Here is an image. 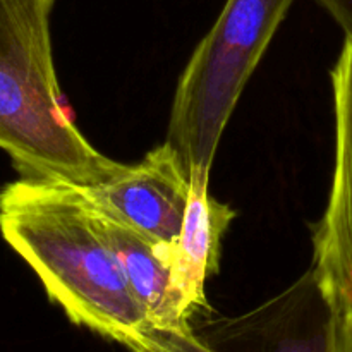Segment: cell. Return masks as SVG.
Wrapping results in <instances>:
<instances>
[{
    "instance_id": "obj_1",
    "label": "cell",
    "mask_w": 352,
    "mask_h": 352,
    "mask_svg": "<svg viewBox=\"0 0 352 352\" xmlns=\"http://www.w3.org/2000/svg\"><path fill=\"white\" fill-rule=\"evenodd\" d=\"M0 234L74 325L129 352L164 336L148 320L78 186L17 179L0 189Z\"/></svg>"
},
{
    "instance_id": "obj_2",
    "label": "cell",
    "mask_w": 352,
    "mask_h": 352,
    "mask_svg": "<svg viewBox=\"0 0 352 352\" xmlns=\"http://www.w3.org/2000/svg\"><path fill=\"white\" fill-rule=\"evenodd\" d=\"M55 0H0V150L23 179L93 186L126 165L72 124L55 74Z\"/></svg>"
},
{
    "instance_id": "obj_3",
    "label": "cell",
    "mask_w": 352,
    "mask_h": 352,
    "mask_svg": "<svg viewBox=\"0 0 352 352\" xmlns=\"http://www.w3.org/2000/svg\"><path fill=\"white\" fill-rule=\"evenodd\" d=\"M294 0H227L179 78L167 143L191 181L208 182L223 129Z\"/></svg>"
},
{
    "instance_id": "obj_4",
    "label": "cell",
    "mask_w": 352,
    "mask_h": 352,
    "mask_svg": "<svg viewBox=\"0 0 352 352\" xmlns=\"http://www.w3.org/2000/svg\"><path fill=\"white\" fill-rule=\"evenodd\" d=\"M153 352H336L330 315L311 275L274 301L236 318L164 336Z\"/></svg>"
},
{
    "instance_id": "obj_5",
    "label": "cell",
    "mask_w": 352,
    "mask_h": 352,
    "mask_svg": "<svg viewBox=\"0 0 352 352\" xmlns=\"http://www.w3.org/2000/svg\"><path fill=\"white\" fill-rule=\"evenodd\" d=\"M333 172L329 201L313 232L311 280L330 318L352 322V40L332 72Z\"/></svg>"
},
{
    "instance_id": "obj_6",
    "label": "cell",
    "mask_w": 352,
    "mask_h": 352,
    "mask_svg": "<svg viewBox=\"0 0 352 352\" xmlns=\"http://www.w3.org/2000/svg\"><path fill=\"white\" fill-rule=\"evenodd\" d=\"M89 206L112 217L153 244L170 267L184 226L191 179L177 151L165 141L112 179L78 186Z\"/></svg>"
},
{
    "instance_id": "obj_7",
    "label": "cell",
    "mask_w": 352,
    "mask_h": 352,
    "mask_svg": "<svg viewBox=\"0 0 352 352\" xmlns=\"http://www.w3.org/2000/svg\"><path fill=\"white\" fill-rule=\"evenodd\" d=\"M234 217L229 205L210 196L208 182L191 181L184 226L172 258V284L189 322L210 311L205 284L220 270L223 234Z\"/></svg>"
},
{
    "instance_id": "obj_8",
    "label": "cell",
    "mask_w": 352,
    "mask_h": 352,
    "mask_svg": "<svg viewBox=\"0 0 352 352\" xmlns=\"http://www.w3.org/2000/svg\"><path fill=\"white\" fill-rule=\"evenodd\" d=\"M89 210L103 239L119 260L131 289L143 306L153 329L160 336L191 333L195 323L189 322L182 311L181 301L172 284L170 267L158 256L153 244L112 217L98 212L93 206H89Z\"/></svg>"
},
{
    "instance_id": "obj_9",
    "label": "cell",
    "mask_w": 352,
    "mask_h": 352,
    "mask_svg": "<svg viewBox=\"0 0 352 352\" xmlns=\"http://www.w3.org/2000/svg\"><path fill=\"white\" fill-rule=\"evenodd\" d=\"M315 2L336 19V23L346 33V38L352 40V0H315Z\"/></svg>"
},
{
    "instance_id": "obj_10",
    "label": "cell",
    "mask_w": 352,
    "mask_h": 352,
    "mask_svg": "<svg viewBox=\"0 0 352 352\" xmlns=\"http://www.w3.org/2000/svg\"><path fill=\"white\" fill-rule=\"evenodd\" d=\"M330 327L336 352H352V322L330 318Z\"/></svg>"
}]
</instances>
